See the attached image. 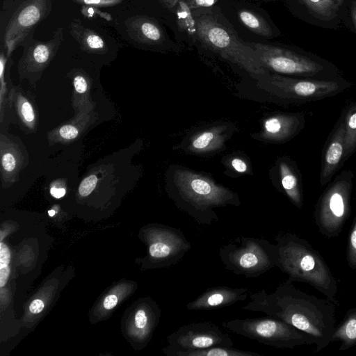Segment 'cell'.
Instances as JSON below:
<instances>
[{
  "label": "cell",
  "mask_w": 356,
  "mask_h": 356,
  "mask_svg": "<svg viewBox=\"0 0 356 356\" xmlns=\"http://www.w3.org/2000/svg\"><path fill=\"white\" fill-rule=\"evenodd\" d=\"M180 197L178 205L197 222L211 225L219 220L214 207L237 204L234 195L204 178L188 172L178 176Z\"/></svg>",
  "instance_id": "5b68a950"
},
{
  "label": "cell",
  "mask_w": 356,
  "mask_h": 356,
  "mask_svg": "<svg viewBox=\"0 0 356 356\" xmlns=\"http://www.w3.org/2000/svg\"><path fill=\"white\" fill-rule=\"evenodd\" d=\"M250 301L243 309L262 312L290 324L307 334L319 352L332 342L335 328V305L320 299L285 281L268 293L262 289L250 295Z\"/></svg>",
  "instance_id": "6da1fadb"
},
{
  "label": "cell",
  "mask_w": 356,
  "mask_h": 356,
  "mask_svg": "<svg viewBox=\"0 0 356 356\" xmlns=\"http://www.w3.org/2000/svg\"><path fill=\"white\" fill-rule=\"evenodd\" d=\"M232 165L238 172H245L247 170L246 163L240 159H234L232 161Z\"/></svg>",
  "instance_id": "8d00e7d4"
},
{
  "label": "cell",
  "mask_w": 356,
  "mask_h": 356,
  "mask_svg": "<svg viewBox=\"0 0 356 356\" xmlns=\"http://www.w3.org/2000/svg\"><path fill=\"white\" fill-rule=\"evenodd\" d=\"M246 288L218 286L208 288L197 298L186 304L188 310L209 311L231 306L248 298Z\"/></svg>",
  "instance_id": "4fadbf2b"
},
{
  "label": "cell",
  "mask_w": 356,
  "mask_h": 356,
  "mask_svg": "<svg viewBox=\"0 0 356 356\" xmlns=\"http://www.w3.org/2000/svg\"><path fill=\"white\" fill-rule=\"evenodd\" d=\"M75 90L79 93H83L88 88V83L84 76L77 74L73 79Z\"/></svg>",
  "instance_id": "836d02e7"
},
{
  "label": "cell",
  "mask_w": 356,
  "mask_h": 356,
  "mask_svg": "<svg viewBox=\"0 0 356 356\" xmlns=\"http://www.w3.org/2000/svg\"><path fill=\"white\" fill-rule=\"evenodd\" d=\"M343 121L345 125L344 158H347L356 149V104L347 111Z\"/></svg>",
  "instance_id": "7402d4cb"
},
{
  "label": "cell",
  "mask_w": 356,
  "mask_h": 356,
  "mask_svg": "<svg viewBox=\"0 0 356 356\" xmlns=\"http://www.w3.org/2000/svg\"><path fill=\"white\" fill-rule=\"evenodd\" d=\"M118 303V298L115 295H109L104 300V307L106 309H113Z\"/></svg>",
  "instance_id": "74e56055"
},
{
  "label": "cell",
  "mask_w": 356,
  "mask_h": 356,
  "mask_svg": "<svg viewBox=\"0 0 356 356\" xmlns=\"http://www.w3.org/2000/svg\"><path fill=\"white\" fill-rule=\"evenodd\" d=\"M314 14L323 19H330L336 15L343 0H301Z\"/></svg>",
  "instance_id": "44dd1931"
},
{
  "label": "cell",
  "mask_w": 356,
  "mask_h": 356,
  "mask_svg": "<svg viewBox=\"0 0 356 356\" xmlns=\"http://www.w3.org/2000/svg\"><path fill=\"white\" fill-rule=\"evenodd\" d=\"M275 241L277 247L276 267L288 275L286 281L307 283L338 305L337 282L319 252L295 234H280Z\"/></svg>",
  "instance_id": "7a4b0ae2"
},
{
  "label": "cell",
  "mask_w": 356,
  "mask_h": 356,
  "mask_svg": "<svg viewBox=\"0 0 356 356\" xmlns=\"http://www.w3.org/2000/svg\"><path fill=\"white\" fill-rule=\"evenodd\" d=\"M10 269V267L0 268V286L3 287L8 280Z\"/></svg>",
  "instance_id": "f35d334b"
},
{
  "label": "cell",
  "mask_w": 356,
  "mask_h": 356,
  "mask_svg": "<svg viewBox=\"0 0 356 356\" xmlns=\"http://www.w3.org/2000/svg\"><path fill=\"white\" fill-rule=\"evenodd\" d=\"M19 111L23 120L27 124H33L35 120V113L31 104L25 99L19 102Z\"/></svg>",
  "instance_id": "f1b7e54d"
},
{
  "label": "cell",
  "mask_w": 356,
  "mask_h": 356,
  "mask_svg": "<svg viewBox=\"0 0 356 356\" xmlns=\"http://www.w3.org/2000/svg\"><path fill=\"white\" fill-rule=\"evenodd\" d=\"M44 306V302L41 300L36 299L31 303L29 310L33 314H38L42 311Z\"/></svg>",
  "instance_id": "d590c367"
},
{
  "label": "cell",
  "mask_w": 356,
  "mask_h": 356,
  "mask_svg": "<svg viewBox=\"0 0 356 356\" xmlns=\"http://www.w3.org/2000/svg\"><path fill=\"white\" fill-rule=\"evenodd\" d=\"M195 27L199 39L210 49L251 72H264V65L253 49L247 43L238 40L232 33L212 17H198L195 21Z\"/></svg>",
  "instance_id": "52a82bcc"
},
{
  "label": "cell",
  "mask_w": 356,
  "mask_h": 356,
  "mask_svg": "<svg viewBox=\"0 0 356 356\" xmlns=\"http://www.w3.org/2000/svg\"><path fill=\"white\" fill-rule=\"evenodd\" d=\"M81 6L110 7L121 3L124 0H72Z\"/></svg>",
  "instance_id": "83f0119b"
},
{
  "label": "cell",
  "mask_w": 356,
  "mask_h": 356,
  "mask_svg": "<svg viewBox=\"0 0 356 356\" xmlns=\"http://www.w3.org/2000/svg\"><path fill=\"white\" fill-rule=\"evenodd\" d=\"M179 356H263L259 353L240 350L232 347L216 346L188 352H184Z\"/></svg>",
  "instance_id": "ffe728a7"
},
{
  "label": "cell",
  "mask_w": 356,
  "mask_h": 356,
  "mask_svg": "<svg viewBox=\"0 0 356 356\" xmlns=\"http://www.w3.org/2000/svg\"><path fill=\"white\" fill-rule=\"evenodd\" d=\"M70 33L84 52L92 55H106L111 44L103 33L83 23L80 19H74L69 25Z\"/></svg>",
  "instance_id": "9a60e30c"
},
{
  "label": "cell",
  "mask_w": 356,
  "mask_h": 356,
  "mask_svg": "<svg viewBox=\"0 0 356 356\" xmlns=\"http://www.w3.org/2000/svg\"><path fill=\"white\" fill-rule=\"evenodd\" d=\"M79 134L78 129L72 125V124H66L61 127L59 129V135L60 136L67 140H71L76 138Z\"/></svg>",
  "instance_id": "1f68e13d"
},
{
  "label": "cell",
  "mask_w": 356,
  "mask_h": 356,
  "mask_svg": "<svg viewBox=\"0 0 356 356\" xmlns=\"http://www.w3.org/2000/svg\"><path fill=\"white\" fill-rule=\"evenodd\" d=\"M352 175L343 172L325 191L318 203L315 218L320 232L327 237L339 235L350 213Z\"/></svg>",
  "instance_id": "ba28073f"
},
{
  "label": "cell",
  "mask_w": 356,
  "mask_h": 356,
  "mask_svg": "<svg viewBox=\"0 0 356 356\" xmlns=\"http://www.w3.org/2000/svg\"><path fill=\"white\" fill-rule=\"evenodd\" d=\"M148 234L149 256L159 267L176 265L192 248L182 231L176 227L156 225Z\"/></svg>",
  "instance_id": "8fae6325"
},
{
  "label": "cell",
  "mask_w": 356,
  "mask_h": 356,
  "mask_svg": "<svg viewBox=\"0 0 356 356\" xmlns=\"http://www.w3.org/2000/svg\"><path fill=\"white\" fill-rule=\"evenodd\" d=\"M63 40V29L57 28L47 40L34 38V32L28 35L21 44L23 53L19 62L22 75L41 73L56 56Z\"/></svg>",
  "instance_id": "7c38bea8"
},
{
  "label": "cell",
  "mask_w": 356,
  "mask_h": 356,
  "mask_svg": "<svg viewBox=\"0 0 356 356\" xmlns=\"http://www.w3.org/2000/svg\"><path fill=\"white\" fill-rule=\"evenodd\" d=\"M218 0H185L191 8L209 7L216 3Z\"/></svg>",
  "instance_id": "e575fe53"
},
{
  "label": "cell",
  "mask_w": 356,
  "mask_h": 356,
  "mask_svg": "<svg viewBox=\"0 0 356 356\" xmlns=\"http://www.w3.org/2000/svg\"><path fill=\"white\" fill-rule=\"evenodd\" d=\"M16 159L11 152H6L2 154L1 165L3 170L7 172H11L16 168Z\"/></svg>",
  "instance_id": "4dcf8cb0"
},
{
  "label": "cell",
  "mask_w": 356,
  "mask_h": 356,
  "mask_svg": "<svg viewBox=\"0 0 356 356\" xmlns=\"http://www.w3.org/2000/svg\"><path fill=\"white\" fill-rule=\"evenodd\" d=\"M264 66L282 74L314 76L323 70L315 60L288 49L262 43H247Z\"/></svg>",
  "instance_id": "30bf717a"
},
{
  "label": "cell",
  "mask_w": 356,
  "mask_h": 356,
  "mask_svg": "<svg viewBox=\"0 0 356 356\" xmlns=\"http://www.w3.org/2000/svg\"><path fill=\"white\" fill-rule=\"evenodd\" d=\"M216 140V135L213 132L204 131L193 140L192 145L195 149L204 150L213 145Z\"/></svg>",
  "instance_id": "484cf974"
},
{
  "label": "cell",
  "mask_w": 356,
  "mask_h": 356,
  "mask_svg": "<svg viewBox=\"0 0 356 356\" xmlns=\"http://www.w3.org/2000/svg\"><path fill=\"white\" fill-rule=\"evenodd\" d=\"M345 154V125L341 122L325 149L321 170V184H325L339 167Z\"/></svg>",
  "instance_id": "2e32d148"
},
{
  "label": "cell",
  "mask_w": 356,
  "mask_h": 356,
  "mask_svg": "<svg viewBox=\"0 0 356 356\" xmlns=\"http://www.w3.org/2000/svg\"><path fill=\"white\" fill-rule=\"evenodd\" d=\"M168 342L163 351L169 356L216 346L232 347L234 344L232 338L211 321L182 325L168 336Z\"/></svg>",
  "instance_id": "9c48e42d"
},
{
  "label": "cell",
  "mask_w": 356,
  "mask_h": 356,
  "mask_svg": "<svg viewBox=\"0 0 356 356\" xmlns=\"http://www.w3.org/2000/svg\"><path fill=\"white\" fill-rule=\"evenodd\" d=\"M332 341H340V350L356 346V307L349 309L341 323L335 327Z\"/></svg>",
  "instance_id": "e0dca14e"
},
{
  "label": "cell",
  "mask_w": 356,
  "mask_h": 356,
  "mask_svg": "<svg viewBox=\"0 0 356 356\" xmlns=\"http://www.w3.org/2000/svg\"><path fill=\"white\" fill-rule=\"evenodd\" d=\"M55 211L54 210H49L48 211V213L50 216H54L55 215Z\"/></svg>",
  "instance_id": "b9f144b4"
},
{
  "label": "cell",
  "mask_w": 356,
  "mask_h": 356,
  "mask_svg": "<svg viewBox=\"0 0 356 356\" xmlns=\"http://www.w3.org/2000/svg\"><path fill=\"white\" fill-rule=\"evenodd\" d=\"M222 326L235 334L277 348L313 344L307 334L283 321L268 316L234 319L222 322Z\"/></svg>",
  "instance_id": "8992f818"
},
{
  "label": "cell",
  "mask_w": 356,
  "mask_h": 356,
  "mask_svg": "<svg viewBox=\"0 0 356 356\" xmlns=\"http://www.w3.org/2000/svg\"><path fill=\"white\" fill-rule=\"evenodd\" d=\"M10 257L9 248L1 241L0 243V268L9 266Z\"/></svg>",
  "instance_id": "d6a6232c"
},
{
  "label": "cell",
  "mask_w": 356,
  "mask_h": 356,
  "mask_svg": "<svg viewBox=\"0 0 356 356\" xmlns=\"http://www.w3.org/2000/svg\"><path fill=\"white\" fill-rule=\"evenodd\" d=\"M238 15L242 23L253 32L266 37L272 35V30L267 22L254 12L241 10Z\"/></svg>",
  "instance_id": "603a6c76"
},
{
  "label": "cell",
  "mask_w": 356,
  "mask_h": 356,
  "mask_svg": "<svg viewBox=\"0 0 356 356\" xmlns=\"http://www.w3.org/2000/svg\"><path fill=\"white\" fill-rule=\"evenodd\" d=\"M347 260L349 267L352 269H356V218L349 234Z\"/></svg>",
  "instance_id": "d4e9b609"
},
{
  "label": "cell",
  "mask_w": 356,
  "mask_h": 356,
  "mask_svg": "<svg viewBox=\"0 0 356 356\" xmlns=\"http://www.w3.org/2000/svg\"><path fill=\"white\" fill-rule=\"evenodd\" d=\"M158 316V312L154 314L151 312L149 315L145 309H138L134 316V323L137 328L146 330L148 325H152V317Z\"/></svg>",
  "instance_id": "4316f807"
},
{
  "label": "cell",
  "mask_w": 356,
  "mask_h": 356,
  "mask_svg": "<svg viewBox=\"0 0 356 356\" xmlns=\"http://www.w3.org/2000/svg\"><path fill=\"white\" fill-rule=\"evenodd\" d=\"M351 10H352V12H351L352 19H353L354 25H355V26L356 28V1H354L353 3Z\"/></svg>",
  "instance_id": "60d3db41"
},
{
  "label": "cell",
  "mask_w": 356,
  "mask_h": 356,
  "mask_svg": "<svg viewBox=\"0 0 356 356\" xmlns=\"http://www.w3.org/2000/svg\"><path fill=\"white\" fill-rule=\"evenodd\" d=\"M280 169L282 188L291 201L300 208L302 205V196L297 177L284 163H280Z\"/></svg>",
  "instance_id": "d6986e66"
},
{
  "label": "cell",
  "mask_w": 356,
  "mask_h": 356,
  "mask_svg": "<svg viewBox=\"0 0 356 356\" xmlns=\"http://www.w3.org/2000/svg\"><path fill=\"white\" fill-rule=\"evenodd\" d=\"M97 183V177L95 175H91L86 177L80 184L79 187V193L86 197L90 195L95 189Z\"/></svg>",
  "instance_id": "f546056e"
},
{
  "label": "cell",
  "mask_w": 356,
  "mask_h": 356,
  "mask_svg": "<svg viewBox=\"0 0 356 356\" xmlns=\"http://www.w3.org/2000/svg\"><path fill=\"white\" fill-rule=\"evenodd\" d=\"M52 10L51 0H3L0 14V49L8 57Z\"/></svg>",
  "instance_id": "3957f363"
},
{
  "label": "cell",
  "mask_w": 356,
  "mask_h": 356,
  "mask_svg": "<svg viewBox=\"0 0 356 356\" xmlns=\"http://www.w3.org/2000/svg\"><path fill=\"white\" fill-rule=\"evenodd\" d=\"M124 32L134 44L154 46L163 39L161 28L153 19L144 15L129 17L124 23Z\"/></svg>",
  "instance_id": "5bb4252c"
},
{
  "label": "cell",
  "mask_w": 356,
  "mask_h": 356,
  "mask_svg": "<svg viewBox=\"0 0 356 356\" xmlns=\"http://www.w3.org/2000/svg\"><path fill=\"white\" fill-rule=\"evenodd\" d=\"M219 256L228 270L246 278H257L276 267L277 247L264 238L241 236L223 245Z\"/></svg>",
  "instance_id": "277c9868"
},
{
  "label": "cell",
  "mask_w": 356,
  "mask_h": 356,
  "mask_svg": "<svg viewBox=\"0 0 356 356\" xmlns=\"http://www.w3.org/2000/svg\"><path fill=\"white\" fill-rule=\"evenodd\" d=\"M159 1L169 10L175 12L181 25L194 27L195 21L193 19L191 8L185 0H159Z\"/></svg>",
  "instance_id": "cb8c5ba5"
},
{
  "label": "cell",
  "mask_w": 356,
  "mask_h": 356,
  "mask_svg": "<svg viewBox=\"0 0 356 356\" xmlns=\"http://www.w3.org/2000/svg\"><path fill=\"white\" fill-rule=\"evenodd\" d=\"M66 190L63 187H58V186H53L50 188L51 195L55 198H60L65 195Z\"/></svg>",
  "instance_id": "ab89813d"
},
{
  "label": "cell",
  "mask_w": 356,
  "mask_h": 356,
  "mask_svg": "<svg viewBox=\"0 0 356 356\" xmlns=\"http://www.w3.org/2000/svg\"><path fill=\"white\" fill-rule=\"evenodd\" d=\"M299 126L300 120L294 116L273 117L264 122L267 135L276 139L289 137Z\"/></svg>",
  "instance_id": "ac0fdd59"
}]
</instances>
